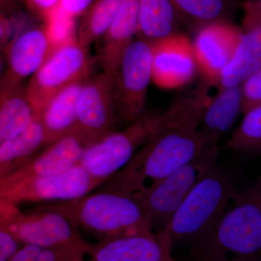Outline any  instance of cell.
<instances>
[{
	"mask_svg": "<svg viewBox=\"0 0 261 261\" xmlns=\"http://www.w3.org/2000/svg\"><path fill=\"white\" fill-rule=\"evenodd\" d=\"M200 122L192 120L156 136L100 190L135 197L217 145L219 139L201 130Z\"/></svg>",
	"mask_w": 261,
	"mask_h": 261,
	"instance_id": "cell-1",
	"label": "cell"
},
{
	"mask_svg": "<svg viewBox=\"0 0 261 261\" xmlns=\"http://www.w3.org/2000/svg\"><path fill=\"white\" fill-rule=\"evenodd\" d=\"M205 87L187 94L166 111L145 112L124 129L105 136L86 150L79 164L103 185L156 136L187 121L200 120L211 99Z\"/></svg>",
	"mask_w": 261,
	"mask_h": 261,
	"instance_id": "cell-2",
	"label": "cell"
},
{
	"mask_svg": "<svg viewBox=\"0 0 261 261\" xmlns=\"http://www.w3.org/2000/svg\"><path fill=\"white\" fill-rule=\"evenodd\" d=\"M188 250V261H261V207L253 187L238 194Z\"/></svg>",
	"mask_w": 261,
	"mask_h": 261,
	"instance_id": "cell-3",
	"label": "cell"
},
{
	"mask_svg": "<svg viewBox=\"0 0 261 261\" xmlns=\"http://www.w3.org/2000/svg\"><path fill=\"white\" fill-rule=\"evenodd\" d=\"M48 207L63 213L101 240L152 232L153 223L140 201L119 192L100 190Z\"/></svg>",
	"mask_w": 261,
	"mask_h": 261,
	"instance_id": "cell-4",
	"label": "cell"
},
{
	"mask_svg": "<svg viewBox=\"0 0 261 261\" xmlns=\"http://www.w3.org/2000/svg\"><path fill=\"white\" fill-rule=\"evenodd\" d=\"M238 194L216 163L192 189L163 228L173 249L181 245L188 247L205 235Z\"/></svg>",
	"mask_w": 261,
	"mask_h": 261,
	"instance_id": "cell-5",
	"label": "cell"
},
{
	"mask_svg": "<svg viewBox=\"0 0 261 261\" xmlns=\"http://www.w3.org/2000/svg\"><path fill=\"white\" fill-rule=\"evenodd\" d=\"M92 60L88 49L75 37L57 47L27 86V95L38 115L62 89L90 75Z\"/></svg>",
	"mask_w": 261,
	"mask_h": 261,
	"instance_id": "cell-6",
	"label": "cell"
},
{
	"mask_svg": "<svg viewBox=\"0 0 261 261\" xmlns=\"http://www.w3.org/2000/svg\"><path fill=\"white\" fill-rule=\"evenodd\" d=\"M152 70V42L142 37L134 39L123 53L114 77L118 120L128 125L145 112Z\"/></svg>",
	"mask_w": 261,
	"mask_h": 261,
	"instance_id": "cell-7",
	"label": "cell"
},
{
	"mask_svg": "<svg viewBox=\"0 0 261 261\" xmlns=\"http://www.w3.org/2000/svg\"><path fill=\"white\" fill-rule=\"evenodd\" d=\"M220 149L214 145L197 159L178 168L152 188L135 196L154 224L166 227L173 214L195 185L216 164Z\"/></svg>",
	"mask_w": 261,
	"mask_h": 261,
	"instance_id": "cell-8",
	"label": "cell"
},
{
	"mask_svg": "<svg viewBox=\"0 0 261 261\" xmlns=\"http://www.w3.org/2000/svg\"><path fill=\"white\" fill-rule=\"evenodd\" d=\"M5 228L22 245L63 249L87 255L89 243L81 236L78 226L61 211L47 207L32 214L21 213Z\"/></svg>",
	"mask_w": 261,
	"mask_h": 261,
	"instance_id": "cell-9",
	"label": "cell"
},
{
	"mask_svg": "<svg viewBox=\"0 0 261 261\" xmlns=\"http://www.w3.org/2000/svg\"><path fill=\"white\" fill-rule=\"evenodd\" d=\"M102 185L80 164L63 172L33 178L0 194L18 205L25 202H68L77 200Z\"/></svg>",
	"mask_w": 261,
	"mask_h": 261,
	"instance_id": "cell-10",
	"label": "cell"
},
{
	"mask_svg": "<svg viewBox=\"0 0 261 261\" xmlns=\"http://www.w3.org/2000/svg\"><path fill=\"white\" fill-rule=\"evenodd\" d=\"M115 75H89L84 81L77 102V128L94 143L114 132L117 117Z\"/></svg>",
	"mask_w": 261,
	"mask_h": 261,
	"instance_id": "cell-11",
	"label": "cell"
},
{
	"mask_svg": "<svg viewBox=\"0 0 261 261\" xmlns=\"http://www.w3.org/2000/svg\"><path fill=\"white\" fill-rule=\"evenodd\" d=\"M94 144L76 127L68 135L48 145L15 172L0 178V194L33 178L63 172L73 167Z\"/></svg>",
	"mask_w": 261,
	"mask_h": 261,
	"instance_id": "cell-12",
	"label": "cell"
},
{
	"mask_svg": "<svg viewBox=\"0 0 261 261\" xmlns=\"http://www.w3.org/2000/svg\"><path fill=\"white\" fill-rule=\"evenodd\" d=\"M166 230L100 240L87 254L97 261H174Z\"/></svg>",
	"mask_w": 261,
	"mask_h": 261,
	"instance_id": "cell-13",
	"label": "cell"
},
{
	"mask_svg": "<svg viewBox=\"0 0 261 261\" xmlns=\"http://www.w3.org/2000/svg\"><path fill=\"white\" fill-rule=\"evenodd\" d=\"M241 33L226 20L205 24L197 33L192 44L194 54L197 64L209 80L218 82L234 54Z\"/></svg>",
	"mask_w": 261,
	"mask_h": 261,
	"instance_id": "cell-14",
	"label": "cell"
},
{
	"mask_svg": "<svg viewBox=\"0 0 261 261\" xmlns=\"http://www.w3.org/2000/svg\"><path fill=\"white\" fill-rule=\"evenodd\" d=\"M152 44V80L156 85L176 88L191 80L197 64L192 44L186 37L173 34Z\"/></svg>",
	"mask_w": 261,
	"mask_h": 261,
	"instance_id": "cell-15",
	"label": "cell"
},
{
	"mask_svg": "<svg viewBox=\"0 0 261 261\" xmlns=\"http://www.w3.org/2000/svg\"><path fill=\"white\" fill-rule=\"evenodd\" d=\"M57 47L45 25L22 32L8 49L9 68L3 80L21 85L23 80L37 73Z\"/></svg>",
	"mask_w": 261,
	"mask_h": 261,
	"instance_id": "cell-16",
	"label": "cell"
},
{
	"mask_svg": "<svg viewBox=\"0 0 261 261\" xmlns=\"http://www.w3.org/2000/svg\"><path fill=\"white\" fill-rule=\"evenodd\" d=\"M243 29L232 58L219 75L220 89L240 85L261 68V18L245 15Z\"/></svg>",
	"mask_w": 261,
	"mask_h": 261,
	"instance_id": "cell-17",
	"label": "cell"
},
{
	"mask_svg": "<svg viewBox=\"0 0 261 261\" xmlns=\"http://www.w3.org/2000/svg\"><path fill=\"white\" fill-rule=\"evenodd\" d=\"M140 0H122L121 6L105 35L100 54L103 71L116 74L126 48L138 30Z\"/></svg>",
	"mask_w": 261,
	"mask_h": 261,
	"instance_id": "cell-18",
	"label": "cell"
},
{
	"mask_svg": "<svg viewBox=\"0 0 261 261\" xmlns=\"http://www.w3.org/2000/svg\"><path fill=\"white\" fill-rule=\"evenodd\" d=\"M87 78L75 81L62 89L41 113L47 146L63 138L76 128L77 102Z\"/></svg>",
	"mask_w": 261,
	"mask_h": 261,
	"instance_id": "cell-19",
	"label": "cell"
},
{
	"mask_svg": "<svg viewBox=\"0 0 261 261\" xmlns=\"http://www.w3.org/2000/svg\"><path fill=\"white\" fill-rule=\"evenodd\" d=\"M47 147L40 115L20 135L4 140L0 145V178L22 167Z\"/></svg>",
	"mask_w": 261,
	"mask_h": 261,
	"instance_id": "cell-20",
	"label": "cell"
},
{
	"mask_svg": "<svg viewBox=\"0 0 261 261\" xmlns=\"http://www.w3.org/2000/svg\"><path fill=\"white\" fill-rule=\"evenodd\" d=\"M37 116L25 88L0 82V137L3 141L20 135Z\"/></svg>",
	"mask_w": 261,
	"mask_h": 261,
	"instance_id": "cell-21",
	"label": "cell"
},
{
	"mask_svg": "<svg viewBox=\"0 0 261 261\" xmlns=\"http://www.w3.org/2000/svg\"><path fill=\"white\" fill-rule=\"evenodd\" d=\"M243 110L242 85L220 89L211 99L201 116L200 128L207 135L219 139L229 129Z\"/></svg>",
	"mask_w": 261,
	"mask_h": 261,
	"instance_id": "cell-22",
	"label": "cell"
},
{
	"mask_svg": "<svg viewBox=\"0 0 261 261\" xmlns=\"http://www.w3.org/2000/svg\"><path fill=\"white\" fill-rule=\"evenodd\" d=\"M178 15L171 0H140L137 33L151 42L170 37L174 34Z\"/></svg>",
	"mask_w": 261,
	"mask_h": 261,
	"instance_id": "cell-23",
	"label": "cell"
},
{
	"mask_svg": "<svg viewBox=\"0 0 261 261\" xmlns=\"http://www.w3.org/2000/svg\"><path fill=\"white\" fill-rule=\"evenodd\" d=\"M122 0H94L82 15L75 39L81 45L88 48L102 38L115 18Z\"/></svg>",
	"mask_w": 261,
	"mask_h": 261,
	"instance_id": "cell-24",
	"label": "cell"
},
{
	"mask_svg": "<svg viewBox=\"0 0 261 261\" xmlns=\"http://www.w3.org/2000/svg\"><path fill=\"white\" fill-rule=\"evenodd\" d=\"M240 126L233 132L226 147L237 153L261 154V105L244 113Z\"/></svg>",
	"mask_w": 261,
	"mask_h": 261,
	"instance_id": "cell-25",
	"label": "cell"
},
{
	"mask_svg": "<svg viewBox=\"0 0 261 261\" xmlns=\"http://www.w3.org/2000/svg\"><path fill=\"white\" fill-rule=\"evenodd\" d=\"M179 15L196 23L205 24L226 20L232 11V0H171Z\"/></svg>",
	"mask_w": 261,
	"mask_h": 261,
	"instance_id": "cell-26",
	"label": "cell"
},
{
	"mask_svg": "<svg viewBox=\"0 0 261 261\" xmlns=\"http://www.w3.org/2000/svg\"><path fill=\"white\" fill-rule=\"evenodd\" d=\"M241 85L243 92L242 112L245 113L261 105V68L247 77Z\"/></svg>",
	"mask_w": 261,
	"mask_h": 261,
	"instance_id": "cell-27",
	"label": "cell"
},
{
	"mask_svg": "<svg viewBox=\"0 0 261 261\" xmlns=\"http://www.w3.org/2000/svg\"><path fill=\"white\" fill-rule=\"evenodd\" d=\"M22 245L7 228H0V261H9Z\"/></svg>",
	"mask_w": 261,
	"mask_h": 261,
	"instance_id": "cell-28",
	"label": "cell"
},
{
	"mask_svg": "<svg viewBox=\"0 0 261 261\" xmlns=\"http://www.w3.org/2000/svg\"><path fill=\"white\" fill-rule=\"evenodd\" d=\"M21 213L18 205L0 198V228L8 226Z\"/></svg>",
	"mask_w": 261,
	"mask_h": 261,
	"instance_id": "cell-29",
	"label": "cell"
},
{
	"mask_svg": "<svg viewBox=\"0 0 261 261\" xmlns=\"http://www.w3.org/2000/svg\"><path fill=\"white\" fill-rule=\"evenodd\" d=\"M29 9L34 14L45 18L48 14L61 3V0H25Z\"/></svg>",
	"mask_w": 261,
	"mask_h": 261,
	"instance_id": "cell-30",
	"label": "cell"
},
{
	"mask_svg": "<svg viewBox=\"0 0 261 261\" xmlns=\"http://www.w3.org/2000/svg\"><path fill=\"white\" fill-rule=\"evenodd\" d=\"M94 0H61L63 9L74 18L83 15Z\"/></svg>",
	"mask_w": 261,
	"mask_h": 261,
	"instance_id": "cell-31",
	"label": "cell"
},
{
	"mask_svg": "<svg viewBox=\"0 0 261 261\" xmlns=\"http://www.w3.org/2000/svg\"><path fill=\"white\" fill-rule=\"evenodd\" d=\"M11 25L10 20L6 18L4 13H0V46L6 42L9 37Z\"/></svg>",
	"mask_w": 261,
	"mask_h": 261,
	"instance_id": "cell-32",
	"label": "cell"
},
{
	"mask_svg": "<svg viewBox=\"0 0 261 261\" xmlns=\"http://www.w3.org/2000/svg\"><path fill=\"white\" fill-rule=\"evenodd\" d=\"M13 8L11 0H0V13H4Z\"/></svg>",
	"mask_w": 261,
	"mask_h": 261,
	"instance_id": "cell-33",
	"label": "cell"
},
{
	"mask_svg": "<svg viewBox=\"0 0 261 261\" xmlns=\"http://www.w3.org/2000/svg\"><path fill=\"white\" fill-rule=\"evenodd\" d=\"M254 190L256 192L257 197H258L259 202H260V205L261 207V178L257 182L255 186L253 187Z\"/></svg>",
	"mask_w": 261,
	"mask_h": 261,
	"instance_id": "cell-34",
	"label": "cell"
},
{
	"mask_svg": "<svg viewBox=\"0 0 261 261\" xmlns=\"http://www.w3.org/2000/svg\"><path fill=\"white\" fill-rule=\"evenodd\" d=\"M5 70V63L3 57L0 56V80L4 76Z\"/></svg>",
	"mask_w": 261,
	"mask_h": 261,
	"instance_id": "cell-35",
	"label": "cell"
},
{
	"mask_svg": "<svg viewBox=\"0 0 261 261\" xmlns=\"http://www.w3.org/2000/svg\"><path fill=\"white\" fill-rule=\"evenodd\" d=\"M261 0H247L246 3L245 4L247 5H255L257 4V3H260Z\"/></svg>",
	"mask_w": 261,
	"mask_h": 261,
	"instance_id": "cell-36",
	"label": "cell"
},
{
	"mask_svg": "<svg viewBox=\"0 0 261 261\" xmlns=\"http://www.w3.org/2000/svg\"><path fill=\"white\" fill-rule=\"evenodd\" d=\"M2 142H3V140H2L1 137H0V145H1Z\"/></svg>",
	"mask_w": 261,
	"mask_h": 261,
	"instance_id": "cell-37",
	"label": "cell"
},
{
	"mask_svg": "<svg viewBox=\"0 0 261 261\" xmlns=\"http://www.w3.org/2000/svg\"><path fill=\"white\" fill-rule=\"evenodd\" d=\"M83 261H85V260H84ZM90 261H97V260H94V259H92V260H90Z\"/></svg>",
	"mask_w": 261,
	"mask_h": 261,
	"instance_id": "cell-38",
	"label": "cell"
}]
</instances>
